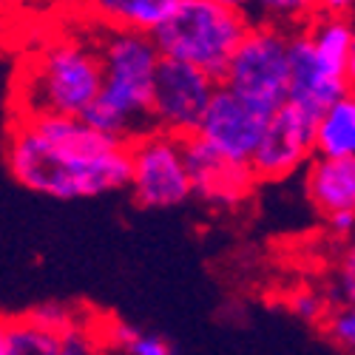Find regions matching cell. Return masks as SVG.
Returning a JSON list of instances; mask_svg holds the SVG:
<instances>
[{
	"mask_svg": "<svg viewBox=\"0 0 355 355\" xmlns=\"http://www.w3.org/2000/svg\"><path fill=\"white\" fill-rule=\"evenodd\" d=\"M3 159L17 185L60 202L97 199L131 185V142L97 131L83 116L12 114Z\"/></svg>",
	"mask_w": 355,
	"mask_h": 355,
	"instance_id": "obj_1",
	"label": "cell"
},
{
	"mask_svg": "<svg viewBox=\"0 0 355 355\" xmlns=\"http://www.w3.org/2000/svg\"><path fill=\"white\" fill-rule=\"evenodd\" d=\"M103 54L94 26L66 32L35 49L17 69L12 85V114H69L80 116L103 92Z\"/></svg>",
	"mask_w": 355,
	"mask_h": 355,
	"instance_id": "obj_2",
	"label": "cell"
},
{
	"mask_svg": "<svg viewBox=\"0 0 355 355\" xmlns=\"http://www.w3.org/2000/svg\"><path fill=\"white\" fill-rule=\"evenodd\" d=\"M250 20L222 0H182L154 32L162 57L193 63L222 80L233 51L250 32Z\"/></svg>",
	"mask_w": 355,
	"mask_h": 355,
	"instance_id": "obj_3",
	"label": "cell"
},
{
	"mask_svg": "<svg viewBox=\"0 0 355 355\" xmlns=\"http://www.w3.org/2000/svg\"><path fill=\"white\" fill-rule=\"evenodd\" d=\"M94 26L97 46L103 54V92L100 97L111 103L120 114L137 125V131L154 128L151 123V100L157 85V69L162 60V51L154 35L128 32V28Z\"/></svg>",
	"mask_w": 355,
	"mask_h": 355,
	"instance_id": "obj_4",
	"label": "cell"
},
{
	"mask_svg": "<svg viewBox=\"0 0 355 355\" xmlns=\"http://www.w3.org/2000/svg\"><path fill=\"white\" fill-rule=\"evenodd\" d=\"M227 88L276 111L290 92V28L279 23H253L222 74Z\"/></svg>",
	"mask_w": 355,
	"mask_h": 355,
	"instance_id": "obj_5",
	"label": "cell"
},
{
	"mask_svg": "<svg viewBox=\"0 0 355 355\" xmlns=\"http://www.w3.org/2000/svg\"><path fill=\"white\" fill-rule=\"evenodd\" d=\"M134 202L148 211H173L193 199L185 162V137L148 128L131 139V185Z\"/></svg>",
	"mask_w": 355,
	"mask_h": 355,
	"instance_id": "obj_6",
	"label": "cell"
},
{
	"mask_svg": "<svg viewBox=\"0 0 355 355\" xmlns=\"http://www.w3.org/2000/svg\"><path fill=\"white\" fill-rule=\"evenodd\" d=\"M216 88L219 77H214L211 71L176 60V57H162L151 100V123L176 137H193Z\"/></svg>",
	"mask_w": 355,
	"mask_h": 355,
	"instance_id": "obj_7",
	"label": "cell"
},
{
	"mask_svg": "<svg viewBox=\"0 0 355 355\" xmlns=\"http://www.w3.org/2000/svg\"><path fill=\"white\" fill-rule=\"evenodd\" d=\"M315 114L290 100L273 111L250 157L259 182H282L307 168L315 157Z\"/></svg>",
	"mask_w": 355,
	"mask_h": 355,
	"instance_id": "obj_8",
	"label": "cell"
},
{
	"mask_svg": "<svg viewBox=\"0 0 355 355\" xmlns=\"http://www.w3.org/2000/svg\"><path fill=\"white\" fill-rule=\"evenodd\" d=\"M185 162L193 185V199L216 211H233L245 205L259 185V176L248 159L219 151L199 134L185 137Z\"/></svg>",
	"mask_w": 355,
	"mask_h": 355,
	"instance_id": "obj_9",
	"label": "cell"
},
{
	"mask_svg": "<svg viewBox=\"0 0 355 355\" xmlns=\"http://www.w3.org/2000/svg\"><path fill=\"white\" fill-rule=\"evenodd\" d=\"M349 92L347 66L330 60L310 40L304 26L290 28V92L287 100L321 116L341 94Z\"/></svg>",
	"mask_w": 355,
	"mask_h": 355,
	"instance_id": "obj_10",
	"label": "cell"
},
{
	"mask_svg": "<svg viewBox=\"0 0 355 355\" xmlns=\"http://www.w3.org/2000/svg\"><path fill=\"white\" fill-rule=\"evenodd\" d=\"M270 116L273 111L256 105L253 100L242 97L239 92H233L225 83H219L196 134L202 139H208L211 145H216L227 157L250 162Z\"/></svg>",
	"mask_w": 355,
	"mask_h": 355,
	"instance_id": "obj_11",
	"label": "cell"
},
{
	"mask_svg": "<svg viewBox=\"0 0 355 355\" xmlns=\"http://www.w3.org/2000/svg\"><path fill=\"white\" fill-rule=\"evenodd\" d=\"M304 193L324 219L355 211V157L315 154L304 168Z\"/></svg>",
	"mask_w": 355,
	"mask_h": 355,
	"instance_id": "obj_12",
	"label": "cell"
},
{
	"mask_svg": "<svg viewBox=\"0 0 355 355\" xmlns=\"http://www.w3.org/2000/svg\"><path fill=\"white\" fill-rule=\"evenodd\" d=\"M182 0H83L94 23L154 35Z\"/></svg>",
	"mask_w": 355,
	"mask_h": 355,
	"instance_id": "obj_13",
	"label": "cell"
},
{
	"mask_svg": "<svg viewBox=\"0 0 355 355\" xmlns=\"http://www.w3.org/2000/svg\"><path fill=\"white\" fill-rule=\"evenodd\" d=\"M315 154L355 157V88L321 111L315 123Z\"/></svg>",
	"mask_w": 355,
	"mask_h": 355,
	"instance_id": "obj_14",
	"label": "cell"
},
{
	"mask_svg": "<svg viewBox=\"0 0 355 355\" xmlns=\"http://www.w3.org/2000/svg\"><path fill=\"white\" fill-rule=\"evenodd\" d=\"M239 9L250 23H279L287 28L302 26L315 15V0H222Z\"/></svg>",
	"mask_w": 355,
	"mask_h": 355,
	"instance_id": "obj_15",
	"label": "cell"
},
{
	"mask_svg": "<svg viewBox=\"0 0 355 355\" xmlns=\"http://www.w3.org/2000/svg\"><path fill=\"white\" fill-rule=\"evenodd\" d=\"M9 355H63L60 333H54L28 315L9 321Z\"/></svg>",
	"mask_w": 355,
	"mask_h": 355,
	"instance_id": "obj_16",
	"label": "cell"
},
{
	"mask_svg": "<svg viewBox=\"0 0 355 355\" xmlns=\"http://www.w3.org/2000/svg\"><path fill=\"white\" fill-rule=\"evenodd\" d=\"M321 330L336 349L355 352V304L352 302H336L330 307L327 318L321 321Z\"/></svg>",
	"mask_w": 355,
	"mask_h": 355,
	"instance_id": "obj_17",
	"label": "cell"
},
{
	"mask_svg": "<svg viewBox=\"0 0 355 355\" xmlns=\"http://www.w3.org/2000/svg\"><path fill=\"white\" fill-rule=\"evenodd\" d=\"M63 355H92L103 349L100 338V321H92L88 315H80L66 333H60Z\"/></svg>",
	"mask_w": 355,
	"mask_h": 355,
	"instance_id": "obj_18",
	"label": "cell"
},
{
	"mask_svg": "<svg viewBox=\"0 0 355 355\" xmlns=\"http://www.w3.org/2000/svg\"><path fill=\"white\" fill-rule=\"evenodd\" d=\"M330 307H333L330 293L315 290V287H299L290 295V310L295 313V318H302L307 324H318V327H321V321L327 318Z\"/></svg>",
	"mask_w": 355,
	"mask_h": 355,
	"instance_id": "obj_19",
	"label": "cell"
},
{
	"mask_svg": "<svg viewBox=\"0 0 355 355\" xmlns=\"http://www.w3.org/2000/svg\"><path fill=\"white\" fill-rule=\"evenodd\" d=\"M327 293H330L333 304L336 302H352L355 304V239L341 248L336 270H333V284Z\"/></svg>",
	"mask_w": 355,
	"mask_h": 355,
	"instance_id": "obj_20",
	"label": "cell"
},
{
	"mask_svg": "<svg viewBox=\"0 0 355 355\" xmlns=\"http://www.w3.org/2000/svg\"><path fill=\"white\" fill-rule=\"evenodd\" d=\"M26 315L32 318V321H37V324H43V327L54 330V333H66L71 324L80 318L77 307L63 304V302H46V304L35 307L32 313H26Z\"/></svg>",
	"mask_w": 355,
	"mask_h": 355,
	"instance_id": "obj_21",
	"label": "cell"
},
{
	"mask_svg": "<svg viewBox=\"0 0 355 355\" xmlns=\"http://www.w3.org/2000/svg\"><path fill=\"white\" fill-rule=\"evenodd\" d=\"M168 352H171L168 338H162L159 333H148V330H139L128 347V355H168Z\"/></svg>",
	"mask_w": 355,
	"mask_h": 355,
	"instance_id": "obj_22",
	"label": "cell"
},
{
	"mask_svg": "<svg viewBox=\"0 0 355 355\" xmlns=\"http://www.w3.org/2000/svg\"><path fill=\"white\" fill-rule=\"evenodd\" d=\"M330 227V233L336 236V239H347V236L355 233V211H344V214H333L324 219Z\"/></svg>",
	"mask_w": 355,
	"mask_h": 355,
	"instance_id": "obj_23",
	"label": "cell"
},
{
	"mask_svg": "<svg viewBox=\"0 0 355 355\" xmlns=\"http://www.w3.org/2000/svg\"><path fill=\"white\" fill-rule=\"evenodd\" d=\"M315 12L355 17V0H315Z\"/></svg>",
	"mask_w": 355,
	"mask_h": 355,
	"instance_id": "obj_24",
	"label": "cell"
},
{
	"mask_svg": "<svg viewBox=\"0 0 355 355\" xmlns=\"http://www.w3.org/2000/svg\"><path fill=\"white\" fill-rule=\"evenodd\" d=\"M349 88H355V17H352V49H349V63H347Z\"/></svg>",
	"mask_w": 355,
	"mask_h": 355,
	"instance_id": "obj_25",
	"label": "cell"
},
{
	"mask_svg": "<svg viewBox=\"0 0 355 355\" xmlns=\"http://www.w3.org/2000/svg\"><path fill=\"white\" fill-rule=\"evenodd\" d=\"M0 355H9V321L0 318Z\"/></svg>",
	"mask_w": 355,
	"mask_h": 355,
	"instance_id": "obj_26",
	"label": "cell"
},
{
	"mask_svg": "<svg viewBox=\"0 0 355 355\" xmlns=\"http://www.w3.org/2000/svg\"><path fill=\"white\" fill-rule=\"evenodd\" d=\"M12 3H15V0H0V12H6Z\"/></svg>",
	"mask_w": 355,
	"mask_h": 355,
	"instance_id": "obj_27",
	"label": "cell"
}]
</instances>
